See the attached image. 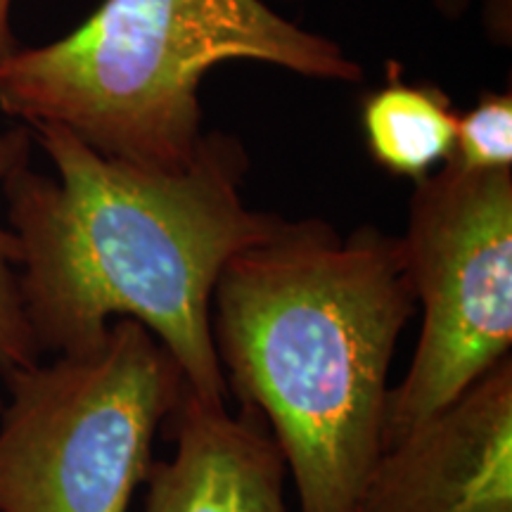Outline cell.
<instances>
[{"label": "cell", "instance_id": "3957f363", "mask_svg": "<svg viewBox=\"0 0 512 512\" xmlns=\"http://www.w3.org/2000/svg\"><path fill=\"white\" fill-rule=\"evenodd\" d=\"M226 62L330 83L363 67L332 38L266 0H102L79 27L19 48L0 72V112L55 124L100 155L145 169H185L202 131V81Z\"/></svg>", "mask_w": 512, "mask_h": 512}, {"label": "cell", "instance_id": "7c38bea8", "mask_svg": "<svg viewBox=\"0 0 512 512\" xmlns=\"http://www.w3.org/2000/svg\"><path fill=\"white\" fill-rule=\"evenodd\" d=\"M420 3L430 5L444 19H460L467 12V8H470L472 0H420Z\"/></svg>", "mask_w": 512, "mask_h": 512}, {"label": "cell", "instance_id": "52a82bcc", "mask_svg": "<svg viewBox=\"0 0 512 512\" xmlns=\"http://www.w3.org/2000/svg\"><path fill=\"white\" fill-rule=\"evenodd\" d=\"M166 422L174 453L150 467L145 512H290L285 458L259 411L230 413L188 387Z\"/></svg>", "mask_w": 512, "mask_h": 512}, {"label": "cell", "instance_id": "7a4b0ae2", "mask_svg": "<svg viewBox=\"0 0 512 512\" xmlns=\"http://www.w3.org/2000/svg\"><path fill=\"white\" fill-rule=\"evenodd\" d=\"M418 313L401 235L283 219L223 266L211 339L228 392L264 415L299 512H356L384 448L389 368Z\"/></svg>", "mask_w": 512, "mask_h": 512}, {"label": "cell", "instance_id": "277c9868", "mask_svg": "<svg viewBox=\"0 0 512 512\" xmlns=\"http://www.w3.org/2000/svg\"><path fill=\"white\" fill-rule=\"evenodd\" d=\"M0 512H128L188 382L159 339L114 318L86 354L5 373Z\"/></svg>", "mask_w": 512, "mask_h": 512}, {"label": "cell", "instance_id": "5b68a950", "mask_svg": "<svg viewBox=\"0 0 512 512\" xmlns=\"http://www.w3.org/2000/svg\"><path fill=\"white\" fill-rule=\"evenodd\" d=\"M401 242L422 323L389 389L384 448L510 356L512 171L439 166L415 183Z\"/></svg>", "mask_w": 512, "mask_h": 512}, {"label": "cell", "instance_id": "30bf717a", "mask_svg": "<svg viewBox=\"0 0 512 512\" xmlns=\"http://www.w3.org/2000/svg\"><path fill=\"white\" fill-rule=\"evenodd\" d=\"M465 171H512V95L486 91L458 112L456 147L448 159Z\"/></svg>", "mask_w": 512, "mask_h": 512}, {"label": "cell", "instance_id": "ba28073f", "mask_svg": "<svg viewBox=\"0 0 512 512\" xmlns=\"http://www.w3.org/2000/svg\"><path fill=\"white\" fill-rule=\"evenodd\" d=\"M458 110L434 83L403 81L399 64L361 102L368 155L387 174L422 181L444 166L456 147Z\"/></svg>", "mask_w": 512, "mask_h": 512}, {"label": "cell", "instance_id": "6da1fadb", "mask_svg": "<svg viewBox=\"0 0 512 512\" xmlns=\"http://www.w3.org/2000/svg\"><path fill=\"white\" fill-rule=\"evenodd\" d=\"M27 128L55 176L27 162L0 192L38 354H86L114 318H133L171 351L192 394L223 406L211 294L223 266L283 221L242 197V140L209 131L185 169L162 171L100 155L62 126Z\"/></svg>", "mask_w": 512, "mask_h": 512}, {"label": "cell", "instance_id": "4fadbf2b", "mask_svg": "<svg viewBox=\"0 0 512 512\" xmlns=\"http://www.w3.org/2000/svg\"><path fill=\"white\" fill-rule=\"evenodd\" d=\"M3 403H5V401H3V396H0V411H3Z\"/></svg>", "mask_w": 512, "mask_h": 512}, {"label": "cell", "instance_id": "9c48e42d", "mask_svg": "<svg viewBox=\"0 0 512 512\" xmlns=\"http://www.w3.org/2000/svg\"><path fill=\"white\" fill-rule=\"evenodd\" d=\"M34 138L24 124L0 128V185L17 166L31 159ZM19 242L0 223V373L36 366L41 361L19 297Z\"/></svg>", "mask_w": 512, "mask_h": 512}, {"label": "cell", "instance_id": "8992f818", "mask_svg": "<svg viewBox=\"0 0 512 512\" xmlns=\"http://www.w3.org/2000/svg\"><path fill=\"white\" fill-rule=\"evenodd\" d=\"M356 512H512V356L382 448Z\"/></svg>", "mask_w": 512, "mask_h": 512}, {"label": "cell", "instance_id": "8fae6325", "mask_svg": "<svg viewBox=\"0 0 512 512\" xmlns=\"http://www.w3.org/2000/svg\"><path fill=\"white\" fill-rule=\"evenodd\" d=\"M12 3L15 0H0V72L10 62V57L22 48L12 31Z\"/></svg>", "mask_w": 512, "mask_h": 512}]
</instances>
